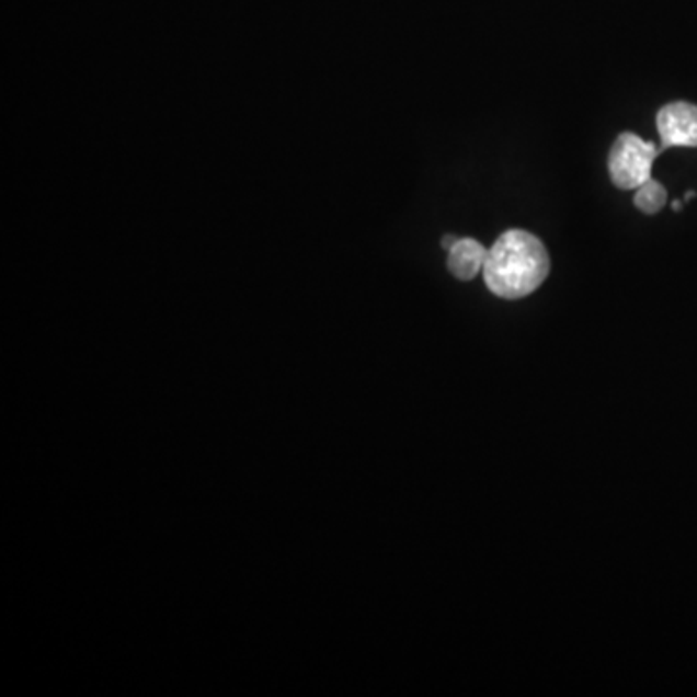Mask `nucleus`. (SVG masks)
<instances>
[{
	"label": "nucleus",
	"instance_id": "obj_6",
	"mask_svg": "<svg viewBox=\"0 0 697 697\" xmlns=\"http://www.w3.org/2000/svg\"><path fill=\"white\" fill-rule=\"evenodd\" d=\"M457 242V237H454V235H446V237H444V239H442V247H444V249H452V247H454V244H456Z\"/></svg>",
	"mask_w": 697,
	"mask_h": 697
},
{
	"label": "nucleus",
	"instance_id": "obj_2",
	"mask_svg": "<svg viewBox=\"0 0 697 697\" xmlns=\"http://www.w3.org/2000/svg\"><path fill=\"white\" fill-rule=\"evenodd\" d=\"M661 151L651 141L641 140L638 134H620L608 153L610 181L620 191H638L651 179V167Z\"/></svg>",
	"mask_w": 697,
	"mask_h": 697
},
{
	"label": "nucleus",
	"instance_id": "obj_1",
	"mask_svg": "<svg viewBox=\"0 0 697 697\" xmlns=\"http://www.w3.org/2000/svg\"><path fill=\"white\" fill-rule=\"evenodd\" d=\"M550 272V258L532 232L512 229L500 235L484 260V283L500 299H523L539 289Z\"/></svg>",
	"mask_w": 697,
	"mask_h": 697
},
{
	"label": "nucleus",
	"instance_id": "obj_7",
	"mask_svg": "<svg viewBox=\"0 0 697 697\" xmlns=\"http://www.w3.org/2000/svg\"><path fill=\"white\" fill-rule=\"evenodd\" d=\"M673 208H674V212H678V209H682V204H681V202H674V206H673Z\"/></svg>",
	"mask_w": 697,
	"mask_h": 697
},
{
	"label": "nucleus",
	"instance_id": "obj_4",
	"mask_svg": "<svg viewBox=\"0 0 697 697\" xmlns=\"http://www.w3.org/2000/svg\"><path fill=\"white\" fill-rule=\"evenodd\" d=\"M448 252L449 272L461 282H471L475 275L484 267L489 250L475 239H457L456 244Z\"/></svg>",
	"mask_w": 697,
	"mask_h": 697
},
{
	"label": "nucleus",
	"instance_id": "obj_5",
	"mask_svg": "<svg viewBox=\"0 0 697 697\" xmlns=\"http://www.w3.org/2000/svg\"><path fill=\"white\" fill-rule=\"evenodd\" d=\"M633 202H636L639 212L651 216V214H656V212H661V209L664 208V204H666V191H664L663 184L656 183L653 179H649L648 183H643L639 186Z\"/></svg>",
	"mask_w": 697,
	"mask_h": 697
},
{
	"label": "nucleus",
	"instance_id": "obj_3",
	"mask_svg": "<svg viewBox=\"0 0 697 697\" xmlns=\"http://www.w3.org/2000/svg\"><path fill=\"white\" fill-rule=\"evenodd\" d=\"M656 128L663 151L669 148H697V105L688 101L664 105L656 113Z\"/></svg>",
	"mask_w": 697,
	"mask_h": 697
}]
</instances>
